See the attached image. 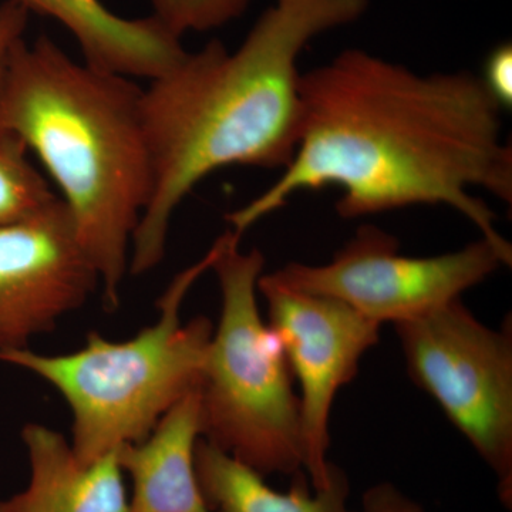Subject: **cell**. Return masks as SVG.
<instances>
[{
	"mask_svg": "<svg viewBox=\"0 0 512 512\" xmlns=\"http://www.w3.org/2000/svg\"><path fill=\"white\" fill-rule=\"evenodd\" d=\"M298 144L271 187L227 215L244 235L301 191L338 187L342 218L444 205L473 222L508 266L484 190L512 202V148L501 107L481 77L420 74L363 50H346L299 82Z\"/></svg>",
	"mask_w": 512,
	"mask_h": 512,
	"instance_id": "1",
	"label": "cell"
},
{
	"mask_svg": "<svg viewBox=\"0 0 512 512\" xmlns=\"http://www.w3.org/2000/svg\"><path fill=\"white\" fill-rule=\"evenodd\" d=\"M369 0H275L237 50L212 40L187 52L141 93L153 190L131 242L128 272L163 262L175 211L229 165L284 170L298 144V60L330 29L355 22Z\"/></svg>",
	"mask_w": 512,
	"mask_h": 512,
	"instance_id": "2",
	"label": "cell"
},
{
	"mask_svg": "<svg viewBox=\"0 0 512 512\" xmlns=\"http://www.w3.org/2000/svg\"><path fill=\"white\" fill-rule=\"evenodd\" d=\"M141 93L133 79L77 62L47 36L20 40L0 89V131L19 137L55 181L109 311L119 309L153 190Z\"/></svg>",
	"mask_w": 512,
	"mask_h": 512,
	"instance_id": "3",
	"label": "cell"
},
{
	"mask_svg": "<svg viewBox=\"0 0 512 512\" xmlns=\"http://www.w3.org/2000/svg\"><path fill=\"white\" fill-rule=\"evenodd\" d=\"M218 242L175 275L158 301V319L134 338L100 333L66 355L30 348L0 353V362L45 380L72 413V448L84 464L146 439L158 421L200 387L214 325L204 316L184 323L181 306L195 282L210 271Z\"/></svg>",
	"mask_w": 512,
	"mask_h": 512,
	"instance_id": "4",
	"label": "cell"
},
{
	"mask_svg": "<svg viewBox=\"0 0 512 512\" xmlns=\"http://www.w3.org/2000/svg\"><path fill=\"white\" fill-rule=\"evenodd\" d=\"M212 271L221 291L200 384L202 437L261 476L303 471L301 406L284 350L262 319L256 293L259 249L241 251L228 229Z\"/></svg>",
	"mask_w": 512,
	"mask_h": 512,
	"instance_id": "5",
	"label": "cell"
},
{
	"mask_svg": "<svg viewBox=\"0 0 512 512\" xmlns=\"http://www.w3.org/2000/svg\"><path fill=\"white\" fill-rule=\"evenodd\" d=\"M407 372L436 400L512 504V326L488 328L461 298L396 323Z\"/></svg>",
	"mask_w": 512,
	"mask_h": 512,
	"instance_id": "6",
	"label": "cell"
},
{
	"mask_svg": "<svg viewBox=\"0 0 512 512\" xmlns=\"http://www.w3.org/2000/svg\"><path fill=\"white\" fill-rule=\"evenodd\" d=\"M507 265L491 242L429 258L399 254V241L375 225H363L325 265L289 262L268 274L285 288L346 303L383 325L417 318L485 281Z\"/></svg>",
	"mask_w": 512,
	"mask_h": 512,
	"instance_id": "7",
	"label": "cell"
},
{
	"mask_svg": "<svg viewBox=\"0 0 512 512\" xmlns=\"http://www.w3.org/2000/svg\"><path fill=\"white\" fill-rule=\"evenodd\" d=\"M258 292L268 306V326L301 386L303 470L319 490L332 471L329 417L336 394L355 379L382 325L336 299L285 288L268 274L259 278Z\"/></svg>",
	"mask_w": 512,
	"mask_h": 512,
	"instance_id": "8",
	"label": "cell"
},
{
	"mask_svg": "<svg viewBox=\"0 0 512 512\" xmlns=\"http://www.w3.org/2000/svg\"><path fill=\"white\" fill-rule=\"evenodd\" d=\"M100 286L66 205L0 227V353L29 348Z\"/></svg>",
	"mask_w": 512,
	"mask_h": 512,
	"instance_id": "9",
	"label": "cell"
},
{
	"mask_svg": "<svg viewBox=\"0 0 512 512\" xmlns=\"http://www.w3.org/2000/svg\"><path fill=\"white\" fill-rule=\"evenodd\" d=\"M28 487L0 500V512H127L128 495L116 453L84 464L72 444L45 424L23 427Z\"/></svg>",
	"mask_w": 512,
	"mask_h": 512,
	"instance_id": "10",
	"label": "cell"
},
{
	"mask_svg": "<svg viewBox=\"0 0 512 512\" xmlns=\"http://www.w3.org/2000/svg\"><path fill=\"white\" fill-rule=\"evenodd\" d=\"M202 437L200 387L183 397L146 439L116 451L133 483L127 512H211L195 474Z\"/></svg>",
	"mask_w": 512,
	"mask_h": 512,
	"instance_id": "11",
	"label": "cell"
},
{
	"mask_svg": "<svg viewBox=\"0 0 512 512\" xmlns=\"http://www.w3.org/2000/svg\"><path fill=\"white\" fill-rule=\"evenodd\" d=\"M30 12L62 23L82 50L83 62L128 79H156L183 59L180 37L154 16L126 19L100 0H20Z\"/></svg>",
	"mask_w": 512,
	"mask_h": 512,
	"instance_id": "12",
	"label": "cell"
},
{
	"mask_svg": "<svg viewBox=\"0 0 512 512\" xmlns=\"http://www.w3.org/2000/svg\"><path fill=\"white\" fill-rule=\"evenodd\" d=\"M194 463L211 512H353L348 508L349 478L335 464L329 484L312 494L305 474L293 476L292 487L281 493L269 487L264 476L204 439L195 448Z\"/></svg>",
	"mask_w": 512,
	"mask_h": 512,
	"instance_id": "13",
	"label": "cell"
},
{
	"mask_svg": "<svg viewBox=\"0 0 512 512\" xmlns=\"http://www.w3.org/2000/svg\"><path fill=\"white\" fill-rule=\"evenodd\" d=\"M28 153L19 137L0 131V227L33 217L59 198Z\"/></svg>",
	"mask_w": 512,
	"mask_h": 512,
	"instance_id": "14",
	"label": "cell"
},
{
	"mask_svg": "<svg viewBox=\"0 0 512 512\" xmlns=\"http://www.w3.org/2000/svg\"><path fill=\"white\" fill-rule=\"evenodd\" d=\"M251 0H148L154 18L177 37L207 32L238 19Z\"/></svg>",
	"mask_w": 512,
	"mask_h": 512,
	"instance_id": "15",
	"label": "cell"
},
{
	"mask_svg": "<svg viewBox=\"0 0 512 512\" xmlns=\"http://www.w3.org/2000/svg\"><path fill=\"white\" fill-rule=\"evenodd\" d=\"M29 13L30 10L20 0H8L0 6V89L13 49L25 39Z\"/></svg>",
	"mask_w": 512,
	"mask_h": 512,
	"instance_id": "16",
	"label": "cell"
},
{
	"mask_svg": "<svg viewBox=\"0 0 512 512\" xmlns=\"http://www.w3.org/2000/svg\"><path fill=\"white\" fill-rule=\"evenodd\" d=\"M493 99L501 109L512 104V47L504 43L495 47L485 60L484 74L481 77Z\"/></svg>",
	"mask_w": 512,
	"mask_h": 512,
	"instance_id": "17",
	"label": "cell"
},
{
	"mask_svg": "<svg viewBox=\"0 0 512 512\" xmlns=\"http://www.w3.org/2000/svg\"><path fill=\"white\" fill-rule=\"evenodd\" d=\"M360 512H424L423 507L393 484H377L363 495Z\"/></svg>",
	"mask_w": 512,
	"mask_h": 512,
	"instance_id": "18",
	"label": "cell"
}]
</instances>
